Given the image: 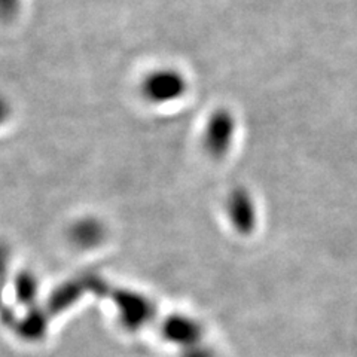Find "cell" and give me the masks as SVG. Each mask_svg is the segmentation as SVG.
I'll list each match as a JSON object with an SVG mask.
<instances>
[{
    "instance_id": "2",
    "label": "cell",
    "mask_w": 357,
    "mask_h": 357,
    "mask_svg": "<svg viewBox=\"0 0 357 357\" xmlns=\"http://www.w3.org/2000/svg\"><path fill=\"white\" fill-rule=\"evenodd\" d=\"M222 219L229 234L238 240H253L264 225V210L259 197L244 183L232 185L220 203Z\"/></svg>"
},
{
    "instance_id": "5",
    "label": "cell",
    "mask_w": 357,
    "mask_h": 357,
    "mask_svg": "<svg viewBox=\"0 0 357 357\" xmlns=\"http://www.w3.org/2000/svg\"><path fill=\"white\" fill-rule=\"evenodd\" d=\"M183 353L185 357H220L218 349L213 347L208 341L199 342L197 345H192V347L185 349Z\"/></svg>"
},
{
    "instance_id": "7",
    "label": "cell",
    "mask_w": 357,
    "mask_h": 357,
    "mask_svg": "<svg viewBox=\"0 0 357 357\" xmlns=\"http://www.w3.org/2000/svg\"><path fill=\"white\" fill-rule=\"evenodd\" d=\"M9 114H10V107H9L8 100L3 96H0V126H2L8 119Z\"/></svg>"
},
{
    "instance_id": "3",
    "label": "cell",
    "mask_w": 357,
    "mask_h": 357,
    "mask_svg": "<svg viewBox=\"0 0 357 357\" xmlns=\"http://www.w3.org/2000/svg\"><path fill=\"white\" fill-rule=\"evenodd\" d=\"M188 89V77L176 67H158L142 82V94L152 105L178 102L186 96Z\"/></svg>"
},
{
    "instance_id": "6",
    "label": "cell",
    "mask_w": 357,
    "mask_h": 357,
    "mask_svg": "<svg viewBox=\"0 0 357 357\" xmlns=\"http://www.w3.org/2000/svg\"><path fill=\"white\" fill-rule=\"evenodd\" d=\"M20 0H0V18L10 20L18 10Z\"/></svg>"
},
{
    "instance_id": "4",
    "label": "cell",
    "mask_w": 357,
    "mask_h": 357,
    "mask_svg": "<svg viewBox=\"0 0 357 357\" xmlns=\"http://www.w3.org/2000/svg\"><path fill=\"white\" fill-rule=\"evenodd\" d=\"M164 333L167 338L183 350L207 341L206 325L194 316L176 314L170 317L164 326Z\"/></svg>"
},
{
    "instance_id": "1",
    "label": "cell",
    "mask_w": 357,
    "mask_h": 357,
    "mask_svg": "<svg viewBox=\"0 0 357 357\" xmlns=\"http://www.w3.org/2000/svg\"><path fill=\"white\" fill-rule=\"evenodd\" d=\"M241 142V122L231 106L211 109L201 127L199 146L215 164L228 162L238 151Z\"/></svg>"
}]
</instances>
